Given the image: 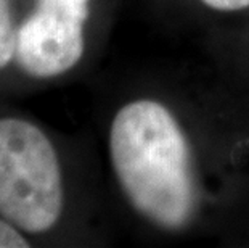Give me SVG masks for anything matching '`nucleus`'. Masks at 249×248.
I'll list each match as a JSON object with an SVG mask.
<instances>
[{"instance_id":"2","label":"nucleus","mask_w":249,"mask_h":248,"mask_svg":"<svg viewBox=\"0 0 249 248\" xmlns=\"http://www.w3.org/2000/svg\"><path fill=\"white\" fill-rule=\"evenodd\" d=\"M65 207L55 147L36 124L0 119V216L29 234L58 223Z\"/></svg>"},{"instance_id":"3","label":"nucleus","mask_w":249,"mask_h":248,"mask_svg":"<svg viewBox=\"0 0 249 248\" xmlns=\"http://www.w3.org/2000/svg\"><path fill=\"white\" fill-rule=\"evenodd\" d=\"M87 18L66 5L37 0V8L17 29L19 66L34 77H55L72 70L84 55Z\"/></svg>"},{"instance_id":"4","label":"nucleus","mask_w":249,"mask_h":248,"mask_svg":"<svg viewBox=\"0 0 249 248\" xmlns=\"http://www.w3.org/2000/svg\"><path fill=\"white\" fill-rule=\"evenodd\" d=\"M17 52V31H15L8 0H0V70L13 60Z\"/></svg>"},{"instance_id":"6","label":"nucleus","mask_w":249,"mask_h":248,"mask_svg":"<svg viewBox=\"0 0 249 248\" xmlns=\"http://www.w3.org/2000/svg\"><path fill=\"white\" fill-rule=\"evenodd\" d=\"M201 2L217 12H240L249 8V0H201Z\"/></svg>"},{"instance_id":"5","label":"nucleus","mask_w":249,"mask_h":248,"mask_svg":"<svg viewBox=\"0 0 249 248\" xmlns=\"http://www.w3.org/2000/svg\"><path fill=\"white\" fill-rule=\"evenodd\" d=\"M29 247L26 237L21 234V229L13 223L0 218V248H26Z\"/></svg>"},{"instance_id":"1","label":"nucleus","mask_w":249,"mask_h":248,"mask_svg":"<svg viewBox=\"0 0 249 248\" xmlns=\"http://www.w3.org/2000/svg\"><path fill=\"white\" fill-rule=\"evenodd\" d=\"M109 156L137 213L164 230L187 228L198 197L187 137L171 110L150 98L124 105L111 123Z\"/></svg>"},{"instance_id":"7","label":"nucleus","mask_w":249,"mask_h":248,"mask_svg":"<svg viewBox=\"0 0 249 248\" xmlns=\"http://www.w3.org/2000/svg\"><path fill=\"white\" fill-rule=\"evenodd\" d=\"M63 2H68V3L77 5V7H82V8H89L90 0H63Z\"/></svg>"}]
</instances>
